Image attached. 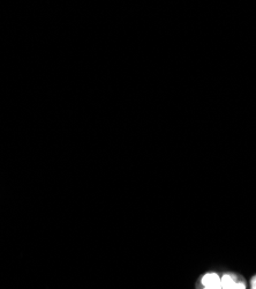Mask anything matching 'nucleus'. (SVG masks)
<instances>
[{
	"label": "nucleus",
	"mask_w": 256,
	"mask_h": 289,
	"mask_svg": "<svg viewBox=\"0 0 256 289\" xmlns=\"http://www.w3.org/2000/svg\"><path fill=\"white\" fill-rule=\"evenodd\" d=\"M221 289H246V283L233 273H225L220 277Z\"/></svg>",
	"instance_id": "f257e3e1"
},
{
	"label": "nucleus",
	"mask_w": 256,
	"mask_h": 289,
	"mask_svg": "<svg viewBox=\"0 0 256 289\" xmlns=\"http://www.w3.org/2000/svg\"><path fill=\"white\" fill-rule=\"evenodd\" d=\"M201 284L207 288H221L220 277L215 272H209L204 274L201 279Z\"/></svg>",
	"instance_id": "f03ea898"
},
{
	"label": "nucleus",
	"mask_w": 256,
	"mask_h": 289,
	"mask_svg": "<svg viewBox=\"0 0 256 289\" xmlns=\"http://www.w3.org/2000/svg\"><path fill=\"white\" fill-rule=\"evenodd\" d=\"M250 289H256V275L250 279Z\"/></svg>",
	"instance_id": "7ed1b4c3"
}]
</instances>
